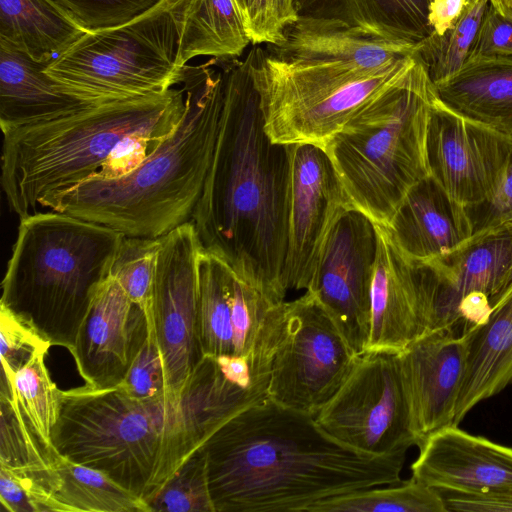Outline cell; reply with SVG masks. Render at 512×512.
<instances>
[{
  "mask_svg": "<svg viewBox=\"0 0 512 512\" xmlns=\"http://www.w3.org/2000/svg\"><path fill=\"white\" fill-rule=\"evenodd\" d=\"M267 397L229 380L204 356L181 397L129 396L119 386L61 390L52 444L145 502L230 418Z\"/></svg>",
  "mask_w": 512,
  "mask_h": 512,
  "instance_id": "1",
  "label": "cell"
},
{
  "mask_svg": "<svg viewBox=\"0 0 512 512\" xmlns=\"http://www.w3.org/2000/svg\"><path fill=\"white\" fill-rule=\"evenodd\" d=\"M215 512L306 511L355 490L400 482L406 454L357 451L313 415L264 398L201 446Z\"/></svg>",
  "mask_w": 512,
  "mask_h": 512,
  "instance_id": "2",
  "label": "cell"
},
{
  "mask_svg": "<svg viewBox=\"0 0 512 512\" xmlns=\"http://www.w3.org/2000/svg\"><path fill=\"white\" fill-rule=\"evenodd\" d=\"M217 141L192 222L203 250L275 303L285 301L290 160L264 127L249 57L224 70Z\"/></svg>",
  "mask_w": 512,
  "mask_h": 512,
  "instance_id": "3",
  "label": "cell"
},
{
  "mask_svg": "<svg viewBox=\"0 0 512 512\" xmlns=\"http://www.w3.org/2000/svg\"><path fill=\"white\" fill-rule=\"evenodd\" d=\"M213 59L185 65L180 84L185 111L175 131L128 174L90 176L39 201L127 237L159 238L192 220L211 165L224 100V71Z\"/></svg>",
  "mask_w": 512,
  "mask_h": 512,
  "instance_id": "4",
  "label": "cell"
},
{
  "mask_svg": "<svg viewBox=\"0 0 512 512\" xmlns=\"http://www.w3.org/2000/svg\"><path fill=\"white\" fill-rule=\"evenodd\" d=\"M184 111L183 89L171 88L3 134L1 185L11 210L20 219L36 212L44 197L97 173L131 137L165 139Z\"/></svg>",
  "mask_w": 512,
  "mask_h": 512,
  "instance_id": "5",
  "label": "cell"
},
{
  "mask_svg": "<svg viewBox=\"0 0 512 512\" xmlns=\"http://www.w3.org/2000/svg\"><path fill=\"white\" fill-rule=\"evenodd\" d=\"M124 235L62 212L20 219L2 281L0 307L51 346L69 351L111 267Z\"/></svg>",
  "mask_w": 512,
  "mask_h": 512,
  "instance_id": "6",
  "label": "cell"
},
{
  "mask_svg": "<svg viewBox=\"0 0 512 512\" xmlns=\"http://www.w3.org/2000/svg\"><path fill=\"white\" fill-rule=\"evenodd\" d=\"M434 85L419 55L407 77L355 114L326 144L352 205L389 226L429 174L426 137Z\"/></svg>",
  "mask_w": 512,
  "mask_h": 512,
  "instance_id": "7",
  "label": "cell"
},
{
  "mask_svg": "<svg viewBox=\"0 0 512 512\" xmlns=\"http://www.w3.org/2000/svg\"><path fill=\"white\" fill-rule=\"evenodd\" d=\"M248 57L270 139L280 144L308 143L325 148L355 114L407 77L417 52L374 71L284 61L261 48L253 49Z\"/></svg>",
  "mask_w": 512,
  "mask_h": 512,
  "instance_id": "8",
  "label": "cell"
},
{
  "mask_svg": "<svg viewBox=\"0 0 512 512\" xmlns=\"http://www.w3.org/2000/svg\"><path fill=\"white\" fill-rule=\"evenodd\" d=\"M161 0L133 20L86 32L45 67L58 88L88 105L162 93L180 84L179 11Z\"/></svg>",
  "mask_w": 512,
  "mask_h": 512,
  "instance_id": "9",
  "label": "cell"
},
{
  "mask_svg": "<svg viewBox=\"0 0 512 512\" xmlns=\"http://www.w3.org/2000/svg\"><path fill=\"white\" fill-rule=\"evenodd\" d=\"M339 442L376 456L418 447L398 353L356 356L335 394L314 416Z\"/></svg>",
  "mask_w": 512,
  "mask_h": 512,
  "instance_id": "10",
  "label": "cell"
},
{
  "mask_svg": "<svg viewBox=\"0 0 512 512\" xmlns=\"http://www.w3.org/2000/svg\"><path fill=\"white\" fill-rule=\"evenodd\" d=\"M356 356L316 295L305 291L286 301L267 398L315 416L343 383Z\"/></svg>",
  "mask_w": 512,
  "mask_h": 512,
  "instance_id": "11",
  "label": "cell"
},
{
  "mask_svg": "<svg viewBox=\"0 0 512 512\" xmlns=\"http://www.w3.org/2000/svg\"><path fill=\"white\" fill-rule=\"evenodd\" d=\"M161 239L147 317L162 357L168 391L178 398L205 356L198 325V263L203 247L192 221Z\"/></svg>",
  "mask_w": 512,
  "mask_h": 512,
  "instance_id": "12",
  "label": "cell"
},
{
  "mask_svg": "<svg viewBox=\"0 0 512 512\" xmlns=\"http://www.w3.org/2000/svg\"><path fill=\"white\" fill-rule=\"evenodd\" d=\"M424 263L435 281L439 329L466 333L484 323L512 294V225L473 234L452 251Z\"/></svg>",
  "mask_w": 512,
  "mask_h": 512,
  "instance_id": "13",
  "label": "cell"
},
{
  "mask_svg": "<svg viewBox=\"0 0 512 512\" xmlns=\"http://www.w3.org/2000/svg\"><path fill=\"white\" fill-rule=\"evenodd\" d=\"M376 256L375 222L347 208L331 229L306 290L316 295L356 355L365 352L368 341Z\"/></svg>",
  "mask_w": 512,
  "mask_h": 512,
  "instance_id": "14",
  "label": "cell"
},
{
  "mask_svg": "<svg viewBox=\"0 0 512 512\" xmlns=\"http://www.w3.org/2000/svg\"><path fill=\"white\" fill-rule=\"evenodd\" d=\"M290 175L285 289L308 290L328 235L339 215L354 207L324 148L287 144Z\"/></svg>",
  "mask_w": 512,
  "mask_h": 512,
  "instance_id": "15",
  "label": "cell"
},
{
  "mask_svg": "<svg viewBox=\"0 0 512 512\" xmlns=\"http://www.w3.org/2000/svg\"><path fill=\"white\" fill-rule=\"evenodd\" d=\"M375 225L377 256L365 352L400 353L414 341L439 329L435 281L426 263L406 256L388 228Z\"/></svg>",
  "mask_w": 512,
  "mask_h": 512,
  "instance_id": "16",
  "label": "cell"
},
{
  "mask_svg": "<svg viewBox=\"0 0 512 512\" xmlns=\"http://www.w3.org/2000/svg\"><path fill=\"white\" fill-rule=\"evenodd\" d=\"M512 139L468 120L435 97L426 137L429 174L464 206L485 199L499 180Z\"/></svg>",
  "mask_w": 512,
  "mask_h": 512,
  "instance_id": "17",
  "label": "cell"
},
{
  "mask_svg": "<svg viewBox=\"0 0 512 512\" xmlns=\"http://www.w3.org/2000/svg\"><path fill=\"white\" fill-rule=\"evenodd\" d=\"M198 271V325L204 355L256 357L270 337L273 304L226 262L204 250Z\"/></svg>",
  "mask_w": 512,
  "mask_h": 512,
  "instance_id": "18",
  "label": "cell"
},
{
  "mask_svg": "<svg viewBox=\"0 0 512 512\" xmlns=\"http://www.w3.org/2000/svg\"><path fill=\"white\" fill-rule=\"evenodd\" d=\"M150 329L145 311L112 276L98 293L70 351L87 386L108 389L126 377Z\"/></svg>",
  "mask_w": 512,
  "mask_h": 512,
  "instance_id": "19",
  "label": "cell"
},
{
  "mask_svg": "<svg viewBox=\"0 0 512 512\" xmlns=\"http://www.w3.org/2000/svg\"><path fill=\"white\" fill-rule=\"evenodd\" d=\"M418 448L454 425L467 356V333L434 330L398 353Z\"/></svg>",
  "mask_w": 512,
  "mask_h": 512,
  "instance_id": "20",
  "label": "cell"
},
{
  "mask_svg": "<svg viewBox=\"0 0 512 512\" xmlns=\"http://www.w3.org/2000/svg\"><path fill=\"white\" fill-rule=\"evenodd\" d=\"M412 477L438 491L512 496V448L471 435L456 425L419 447Z\"/></svg>",
  "mask_w": 512,
  "mask_h": 512,
  "instance_id": "21",
  "label": "cell"
},
{
  "mask_svg": "<svg viewBox=\"0 0 512 512\" xmlns=\"http://www.w3.org/2000/svg\"><path fill=\"white\" fill-rule=\"evenodd\" d=\"M264 49L284 61L340 64L374 71L416 53L417 47L336 19L298 17L282 40Z\"/></svg>",
  "mask_w": 512,
  "mask_h": 512,
  "instance_id": "22",
  "label": "cell"
},
{
  "mask_svg": "<svg viewBox=\"0 0 512 512\" xmlns=\"http://www.w3.org/2000/svg\"><path fill=\"white\" fill-rule=\"evenodd\" d=\"M386 227L404 254L418 262L442 256L473 235L465 206L431 175L409 190Z\"/></svg>",
  "mask_w": 512,
  "mask_h": 512,
  "instance_id": "23",
  "label": "cell"
},
{
  "mask_svg": "<svg viewBox=\"0 0 512 512\" xmlns=\"http://www.w3.org/2000/svg\"><path fill=\"white\" fill-rule=\"evenodd\" d=\"M46 66L0 43V126L3 134L91 106L62 92L45 72Z\"/></svg>",
  "mask_w": 512,
  "mask_h": 512,
  "instance_id": "24",
  "label": "cell"
},
{
  "mask_svg": "<svg viewBox=\"0 0 512 512\" xmlns=\"http://www.w3.org/2000/svg\"><path fill=\"white\" fill-rule=\"evenodd\" d=\"M434 89L453 112L512 139L511 57H471L456 75Z\"/></svg>",
  "mask_w": 512,
  "mask_h": 512,
  "instance_id": "25",
  "label": "cell"
},
{
  "mask_svg": "<svg viewBox=\"0 0 512 512\" xmlns=\"http://www.w3.org/2000/svg\"><path fill=\"white\" fill-rule=\"evenodd\" d=\"M467 333V356L454 425L479 402L512 384V294Z\"/></svg>",
  "mask_w": 512,
  "mask_h": 512,
  "instance_id": "26",
  "label": "cell"
},
{
  "mask_svg": "<svg viewBox=\"0 0 512 512\" xmlns=\"http://www.w3.org/2000/svg\"><path fill=\"white\" fill-rule=\"evenodd\" d=\"M86 31L54 0H0V43L49 65Z\"/></svg>",
  "mask_w": 512,
  "mask_h": 512,
  "instance_id": "27",
  "label": "cell"
},
{
  "mask_svg": "<svg viewBox=\"0 0 512 512\" xmlns=\"http://www.w3.org/2000/svg\"><path fill=\"white\" fill-rule=\"evenodd\" d=\"M298 17L336 19L418 47L433 32L429 0H293Z\"/></svg>",
  "mask_w": 512,
  "mask_h": 512,
  "instance_id": "28",
  "label": "cell"
},
{
  "mask_svg": "<svg viewBox=\"0 0 512 512\" xmlns=\"http://www.w3.org/2000/svg\"><path fill=\"white\" fill-rule=\"evenodd\" d=\"M40 487L48 512H149L144 501L107 475L57 451Z\"/></svg>",
  "mask_w": 512,
  "mask_h": 512,
  "instance_id": "29",
  "label": "cell"
},
{
  "mask_svg": "<svg viewBox=\"0 0 512 512\" xmlns=\"http://www.w3.org/2000/svg\"><path fill=\"white\" fill-rule=\"evenodd\" d=\"M178 32L181 68L197 56L235 59L251 44L236 0H184Z\"/></svg>",
  "mask_w": 512,
  "mask_h": 512,
  "instance_id": "30",
  "label": "cell"
},
{
  "mask_svg": "<svg viewBox=\"0 0 512 512\" xmlns=\"http://www.w3.org/2000/svg\"><path fill=\"white\" fill-rule=\"evenodd\" d=\"M305 512H447L440 492L411 478L318 501Z\"/></svg>",
  "mask_w": 512,
  "mask_h": 512,
  "instance_id": "31",
  "label": "cell"
},
{
  "mask_svg": "<svg viewBox=\"0 0 512 512\" xmlns=\"http://www.w3.org/2000/svg\"><path fill=\"white\" fill-rule=\"evenodd\" d=\"M489 0H468L455 23L443 34L431 33L417 47L433 85L456 75L470 58Z\"/></svg>",
  "mask_w": 512,
  "mask_h": 512,
  "instance_id": "32",
  "label": "cell"
},
{
  "mask_svg": "<svg viewBox=\"0 0 512 512\" xmlns=\"http://www.w3.org/2000/svg\"><path fill=\"white\" fill-rule=\"evenodd\" d=\"M35 355L13 376V399L27 422L49 446L61 410V390L52 381L44 359Z\"/></svg>",
  "mask_w": 512,
  "mask_h": 512,
  "instance_id": "33",
  "label": "cell"
},
{
  "mask_svg": "<svg viewBox=\"0 0 512 512\" xmlns=\"http://www.w3.org/2000/svg\"><path fill=\"white\" fill-rule=\"evenodd\" d=\"M149 512H215L200 447L147 501Z\"/></svg>",
  "mask_w": 512,
  "mask_h": 512,
  "instance_id": "34",
  "label": "cell"
},
{
  "mask_svg": "<svg viewBox=\"0 0 512 512\" xmlns=\"http://www.w3.org/2000/svg\"><path fill=\"white\" fill-rule=\"evenodd\" d=\"M161 244V237L124 236L111 267V276L118 281L130 300L139 305L147 316L151 311Z\"/></svg>",
  "mask_w": 512,
  "mask_h": 512,
  "instance_id": "35",
  "label": "cell"
},
{
  "mask_svg": "<svg viewBox=\"0 0 512 512\" xmlns=\"http://www.w3.org/2000/svg\"><path fill=\"white\" fill-rule=\"evenodd\" d=\"M1 389L0 398L13 399V376L35 355L51 346L33 329L0 307Z\"/></svg>",
  "mask_w": 512,
  "mask_h": 512,
  "instance_id": "36",
  "label": "cell"
},
{
  "mask_svg": "<svg viewBox=\"0 0 512 512\" xmlns=\"http://www.w3.org/2000/svg\"><path fill=\"white\" fill-rule=\"evenodd\" d=\"M86 32L123 25L161 0H54Z\"/></svg>",
  "mask_w": 512,
  "mask_h": 512,
  "instance_id": "37",
  "label": "cell"
},
{
  "mask_svg": "<svg viewBox=\"0 0 512 512\" xmlns=\"http://www.w3.org/2000/svg\"><path fill=\"white\" fill-rule=\"evenodd\" d=\"M243 18L251 44L273 45L297 21L298 13L293 0H246Z\"/></svg>",
  "mask_w": 512,
  "mask_h": 512,
  "instance_id": "38",
  "label": "cell"
},
{
  "mask_svg": "<svg viewBox=\"0 0 512 512\" xmlns=\"http://www.w3.org/2000/svg\"><path fill=\"white\" fill-rule=\"evenodd\" d=\"M149 323V334L133 360L126 377L119 385L129 396L137 399H152L171 395L167 388L162 357L151 322L149 321Z\"/></svg>",
  "mask_w": 512,
  "mask_h": 512,
  "instance_id": "39",
  "label": "cell"
},
{
  "mask_svg": "<svg viewBox=\"0 0 512 512\" xmlns=\"http://www.w3.org/2000/svg\"><path fill=\"white\" fill-rule=\"evenodd\" d=\"M473 234L512 225V151L491 193L482 201L465 206Z\"/></svg>",
  "mask_w": 512,
  "mask_h": 512,
  "instance_id": "40",
  "label": "cell"
},
{
  "mask_svg": "<svg viewBox=\"0 0 512 512\" xmlns=\"http://www.w3.org/2000/svg\"><path fill=\"white\" fill-rule=\"evenodd\" d=\"M479 56L512 58V20L491 4L483 18L470 58Z\"/></svg>",
  "mask_w": 512,
  "mask_h": 512,
  "instance_id": "41",
  "label": "cell"
},
{
  "mask_svg": "<svg viewBox=\"0 0 512 512\" xmlns=\"http://www.w3.org/2000/svg\"><path fill=\"white\" fill-rule=\"evenodd\" d=\"M448 511L512 512V496L439 491Z\"/></svg>",
  "mask_w": 512,
  "mask_h": 512,
  "instance_id": "42",
  "label": "cell"
},
{
  "mask_svg": "<svg viewBox=\"0 0 512 512\" xmlns=\"http://www.w3.org/2000/svg\"><path fill=\"white\" fill-rule=\"evenodd\" d=\"M0 501L9 512H36L23 481L4 467H0Z\"/></svg>",
  "mask_w": 512,
  "mask_h": 512,
  "instance_id": "43",
  "label": "cell"
},
{
  "mask_svg": "<svg viewBox=\"0 0 512 512\" xmlns=\"http://www.w3.org/2000/svg\"><path fill=\"white\" fill-rule=\"evenodd\" d=\"M468 0H433L429 4V24L436 34H443L463 12Z\"/></svg>",
  "mask_w": 512,
  "mask_h": 512,
  "instance_id": "44",
  "label": "cell"
},
{
  "mask_svg": "<svg viewBox=\"0 0 512 512\" xmlns=\"http://www.w3.org/2000/svg\"><path fill=\"white\" fill-rule=\"evenodd\" d=\"M489 2L499 13L512 20V0H489Z\"/></svg>",
  "mask_w": 512,
  "mask_h": 512,
  "instance_id": "45",
  "label": "cell"
},
{
  "mask_svg": "<svg viewBox=\"0 0 512 512\" xmlns=\"http://www.w3.org/2000/svg\"><path fill=\"white\" fill-rule=\"evenodd\" d=\"M241 12H242V15L244 13V8H245V4H246V0H236ZM244 19V18H243Z\"/></svg>",
  "mask_w": 512,
  "mask_h": 512,
  "instance_id": "46",
  "label": "cell"
},
{
  "mask_svg": "<svg viewBox=\"0 0 512 512\" xmlns=\"http://www.w3.org/2000/svg\"><path fill=\"white\" fill-rule=\"evenodd\" d=\"M431 1H433V0H429V2H431Z\"/></svg>",
  "mask_w": 512,
  "mask_h": 512,
  "instance_id": "47",
  "label": "cell"
}]
</instances>
